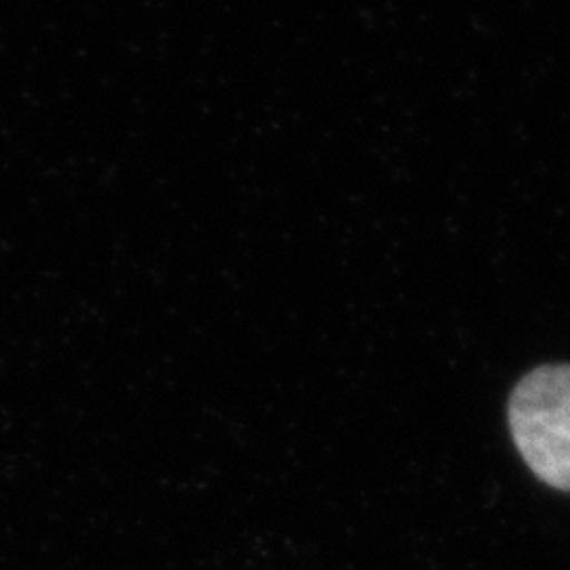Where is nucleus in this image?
Wrapping results in <instances>:
<instances>
[{
  "label": "nucleus",
  "instance_id": "f257e3e1",
  "mask_svg": "<svg viewBox=\"0 0 570 570\" xmlns=\"http://www.w3.org/2000/svg\"><path fill=\"white\" fill-rule=\"evenodd\" d=\"M509 425L515 448L542 483L570 492V364H544L513 387Z\"/></svg>",
  "mask_w": 570,
  "mask_h": 570
}]
</instances>
